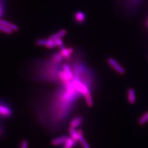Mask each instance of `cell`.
Wrapping results in <instances>:
<instances>
[{"label": "cell", "mask_w": 148, "mask_h": 148, "mask_svg": "<svg viewBox=\"0 0 148 148\" xmlns=\"http://www.w3.org/2000/svg\"><path fill=\"white\" fill-rule=\"evenodd\" d=\"M127 101L131 104H134L136 101L135 91L132 88H129L127 90Z\"/></svg>", "instance_id": "obj_7"}, {"label": "cell", "mask_w": 148, "mask_h": 148, "mask_svg": "<svg viewBox=\"0 0 148 148\" xmlns=\"http://www.w3.org/2000/svg\"><path fill=\"white\" fill-rule=\"evenodd\" d=\"M83 122L82 117L80 116H76L73 118L69 122V126L74 128L79 127Z\"/></svg>", "instance_id": "obj_6"}, {"label": "cell", "mask_w": 148, "mask_h": 148, "mask_svg": "<svg viewBox=\"0 0 148 148\" xmlns=\"http://www.w3.org/2000/svg\"><path fill=\"white\" fill-rule=\"evenodd\" d=\"M36 44L38 46H46L49 49L58 46L60 48L64 47L62 38H59L55 40H51L49 38L48 39H40L36 41Z\"/></svg>", "instance_id": "obj_1"}, {"label": "cell", "mask_w": 148, "mask_h": 148, "mask_svg": "<svg viewBox=\"0 0 148 148\" xmlns=\"http://www.w3.org/2000/svg\"><path fill=\"white\" fill-rule=\"evenodd\" d=\"M5 128L3 125L0 123V139L5 137Z\"/></svg>", "instance_id": "obj_20"}, {"label": "cell", "mask_w": 148, "mask_h": 148, "mask_svg": "<svg viewBox=\"0 0 148 148\" xmlns=\"http://www.w3.org/2000/svg\"><path fill=\"white\" fill-rule=\"evenodd\" d=\"M70 136L67 135H62L58 137L53 138L51 140V144L53 146H60L64 145L68 140Z\"/></svg>", "instance_id": "obj_5"}, {"label": "cell", "mask_w": 148, "mask_h": 148, "mask_svg": "<svg viewBox=\"0 0 148 148\" xmlns=\"http://www.w3.org/2000/svg\"><path fill=\"white\" fill-rule=\"evenodd\" d=\"M63 58V57L62 56L61 53L59 52V53L54 54L53 55L52 59V62H53V63L58 64L60 63L62 61Z\"/></svg>", "instance_id": "obj_15"}, {"label": "cell", "mask_w": 148, "mask_h": 148, "mask_svg": "<svg viewBox=\"0 0 148 148\" xmlns=\"http://www.w3.org/2000/svg\"><path fill=\"white\" fill-rule=\"evenodd\" d=\"M148 121V111L143 114L138 120L139 125L142 126L145 125Z\"/></svg>", "instance_id": "obj_16"}, {"label": "cell", "mask_w": 148, "mask_h": 148, "mask_svg": "<svg viewBox=\"0 0 148 148\" xmlns=\"http://www.w3.org/2000/svg\"><path fill=\"white\" fill-rule=\"evenodd\" d=\"M63 70L64 71V73L66 74V75L69 77V79H70L71 81H72V79H73V78H74L73 74L72 73L71 70L68 64H64L63 65Z\"/></svg>", "instance_id": "obj_12"}, {"label": "cell", "mask_w": 148, "mask_h": 148, "mask_svg": "<svg viewBox=\"0 0 148 148\" xmlns=\"http://www.w3.org/2000/svg\"><path fill=\"white\" fill-rule=\"evenodd\" d=\"M2 10L1 8V7H0V17H1V16H2Z\"/></svg>", "instance_id": "obj_21"}, {"label": "cell", "mask_w": 148, "mask_h": 148, "mask_svg": "<svg viewBox=\"0 0 148 148\" xmlns=\"http://www.w3.org/2000/svg\"><path fill=\"white\" fill-rule=\"evenodd\" d=\"M78 132H79V137H78L77 142H79V144H81V147L82 148H90V145H88V144L86 142V140L84 137L82 131L81 130H78Z\"/></svg>", "instance_id": "obj_9"}, {"label": "cell", "mask_w": 148, "mask_h": 148, "mask_svg": "<svg viewBox=\"0 0 148 148\" xmlns=\"http://www.w3.org/2000/svg\"><path fill=\"white\" fill-rule=\"evenodd\" d=\"M145 25L147 27H148V18L147 20V21L145 22Z\"/></svg>", "instance_id": "obj_22"}, {"label": "cell", "mask_w": 148, "mask_h": 148, "mask_svg": "<svg viewBox=\"0 0 148 148\" xmlns=\"http://www.w3.org/2000/svg\"><path fill=\"white\" fill-rule=\"evenodd\" d=\"M68 132H69L70 137L77 142L78 137H79L78 130H76V128L69 127Z\"/></svg>", "instance_id": "obj_13"}, {"label": "cell", "mask_w": 148, "mask_h": 148, "mask_svg": "<svg viewBox=\"0 0 148 148\" xmlns=\"http://www.w3.org/2000/svg\"><path fill=\"white\" fill-rule=\"evenodd\" d=\"M107 62L108 64L119 74L123 75L125 73V69L121 65L118 63V62L114 59L112 58H109L107 60Z\"/></svg>", "instance_id": "obj_4"}, {"label": "cell", "mask_w": 148, "mask_h": 148, "mask_svg": "<svg viewBox=\"0 0 148 148\" xmlns=\"http://www.w3.org/2000/svg\"><path fill=\"white\" fill-rule=\"evenodd\" d=\"M0 32H5L7 34H11L13 32V30L9 27H6L0 24Z\"/></svg>", "instance_id": "obj_18"}, {"label": "cell", "mask_w": 148, "mask_h": 148, "mask_svg": "<svg viewBox=\"0 0 148 148\" xmlns=\"http://www.w3.org/2000/svg\"><path fill=\"white\" fill-rule=\"evenodd\" d=\"M13 114L12 109L5 103L0 102V120H5L10 118Z\"/></svg>", "instance_id": "obj_2"}, {"label": "cell", "mask_w": 148, "mask_h": 148, "mask_svg": "<svg viewBox=\"0 0 148 148\" xmlns=\"http://www.w3.org/2000/svg\"><path fill=\"white\" fill-rule=\"evenodd\" d=\"M85 97V101L87 104V105L89 107H91L93 106V100L92 98V95H90V92L86 94L85 95H84Z\"/></svg>", "instance_id": "obj_17"}, {"label": "cell", "mask_w": 148, "mask_h": 148, "mask_svg": "<svg viewBox=\"0 0 148 148\" xmlns=\"http://www.w3.org/2000/svg\"><path fill=\"white\" fill-rule=\"evenodd\" d=\"M19 148H29V143L26 139H23L19 143Z\"/></svg>", "instance_id": "obj_19"}, {"label": "cell", "mask_w": 148, "mask_h": 148, "mask_svg": "<svg viewBox=\"0 0 148 148\" xmlns=\"http://www.w3.org/2000/svg\"><path fill=\"white\" fill-rule=\"evenodd\" d=\"M74 17H75V19L76 21H77L79 23H84L85 21V19H86L85 13L81 11H78V12H76L75 14Z\"/></svg>", "instance_id": "obj_11"}, {"label": "cell", "mask_w": 148, "mask_h": 148, "mask_svg": "<svg viewBox=\"0 0 148 148\" xmlns=\"http://www.w3.org/2000/svg\"><path fill=\"white\" fill-rule=\"evenodd\" d=\"M58 76L60 79L63 82L64 84H66V83L69 82L70 81H71V80L69 79V77H68L66 74L64 73L63 70L60 71V72H59Z\"/></svg>", "instance_id": "obj_14"}, {"label": "cell", "mask_w": 148, "mask_h": 148, "mask_svg": "<svg viewBox=\"0 0 148 148\" xmlns=\"http://www.w3.org/2000/svg\"><path fill=\"white\" fill-rule=\"evenodd\" d=\"M66 33H67V32H66V30L62 29V30H59L58 32H56V34L51 35L49 38L50 39H51V40H57V39H59V38H62L65 35H66Z\"/></svg>", "instance_id": "obj_10"}, {"label": "cell", "mask_w": 148, "mask_h": 148, "mask_svg": "<svg viewBox=\"0 0 148 148\" xmlns=\"http://www.w3.org/2000/svg\"><path fill=\"white\" fill-rule=\"evenodd\" d=\"M73 52V49L71 48H65V47L60 48V53L62 55L64 58L69 60L71 58V54Z\"/></svg>", "instance_id": "obj_8"}, {"label": "cell", "mask_w": 148, "mask_h": 148, "mask_svg": "<svg viewBox=\"0 0 148 148\" xmlns=\"http://www.w3.org/2000/svg\"><path fill=\"white\" fill-rule=\"evenodd\" d=\"M63 148H66V147H64Z\"/></svg>", "instance_id": "obj_23"}, {"label": "cell", "mask_w": 148, "mask_h": 148, "mask_svg": "<svg viewBox=\"0 0 148 148\" xmlns=\"http://www.w3.org/2000/svg\"><path fill=\"white\" fill-rule=\"evenodd\" d=\"M71 82L76 90H77L78 92H79L82 95H85L86 94L90 92L87 87L84 83L80 81V80L73 79Z\"/></svg>", "instance_id": "obj_3"}]
</instances>
